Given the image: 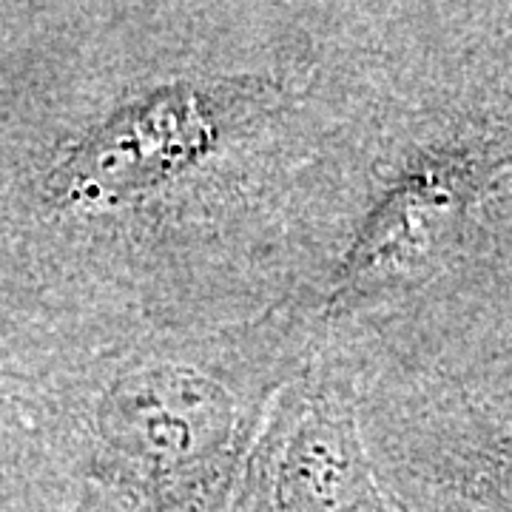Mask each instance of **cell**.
I'll list each match as a JSON object with an SVG mask.
<instances>
[{"mask_svg": "<svg viewBox=\"0 0 512 512\" xmlns=\"http://www.w3.org/2000/svg\"><path fill=\"white\" fill-rule=\"evenodd\" d=\"M365 387L356 367L308 359L265 419L237 512H404L367 444Z\"/></svg>", "mask_w": 512, "mask_h": 512, "instance_id": "4", "label": "cell"}, {"mask_svg": "<svg viewBox=\"0 0 512 512\" xmlns=\"http://www.w3.org/2000/svg\"><path fill=\"white\" fill-rule=\"evenodd\" d=\"M80 467L37 379L0 365V512H72Z\"/></svg>", "mask_w": 512, "mask_h": 512, "instance_id": "5", "label": "cell"}, {"mask_svg": "<svg viewBox=\"0 0 512 512\" xmlns=\"http://www.w3.org/2000/svg\"><path fill=\"white\" fill-rule=\"evenodd\" d=\"M72 512H146L134 498L117 493L103 484H83V493L77 498Z\"/></svg>", "mask_w": 512, "mask_h": 512, "instance_id": "6", "label": "cell"}, {"mask_svg": "<svg viewBox=\"0 0 512 512\" xmlns=\"http://www.w3.org/2000/svg\"><path fill=\"white\" fill-rule=\"evenodd\" d=\"M308 362L265 319L154 333L37 373L83 484L146 512H237L245 467L282 387Z\"/></svg>", "mask_w": 512, "mask_h": 512, "instance_id": "3", "label": "cell"}, {"mask_svg": "<svg viewBox=\"0 0 512 512\" xmlns=\"http://www.w3.org/2000/svg\"><path fill=\"white\" fill-rule=\"evenodd\" d=\"M328 29L330 3L0 0V365L288 302Z\"/></svg>", "mask_w": 512, "mask_h": 512, "instance_id": "1", "label": "cell"}, {"mask_svg": "<svg viewBox=\"0 0 512 512\" xmlns=\"http://www.w3.org/2000/svg\"><path fill=\"white\" fill-rule=\"evenodd\" d=\"M490 9L330 3L328 134L279 316L356 367L476 356L512 285V57Z\"/></svg>", "mask_w": 512, "mask_h": 512, "instance_id": "2", "label": "cell"}]
</instances>
